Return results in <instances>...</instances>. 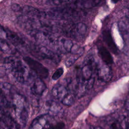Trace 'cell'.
<instances>
[{
  "mask_svg": "<svg viewBox=\"0 0 129 129\" xmlns=\"http://www.w3.org/2000/svg\"><path fill=\"white\" fill-rule=\"evenodd\" d=\"M4 67L20 83L26 84L31 80L32 76L28 69L20 59L15 56H9L4 58Z\"/></svg>",
  "mask_w": 129,
  "mask_h": 129,
  "instance_id": "obj_1",
  "label": "cell"
},
{
  "mask_svg": "<svg viewBox=\"0 0 129 129\" xmlns=\"http://www.w3.org/2000/svg\"><path fill=\"white\" fill-rule=\"evenodd\" d=\"M33 55L41 59H47L54 62L59 61L58 56L53 52L50 50L45 46H40L32 44L29 47Z\"/></svg>",
  "mask_w": 129,
  "mask_h": 129,
  "instance_id": "obj_2",
  "label": "cell"
},
{
  "mask_svg": "<svg viewBox=\"0 0 129 129\" xmlns=\"http://www.w3.org/2000/svg\"><path fill=\"white\" fill-rule=\"evenodd\" d=\"M23 59L38 78L43 79L48 77L49 75L48 70L41 63L29 56L24 57Z\"/></svg>",
  "mask_w": 129,
  "mask_h": 129,
  "instance_id": "obj_3",
  "label": "cell"
},
{
  "mask_svg": "<svg viewBox=\"0 0 129 129\" xmlns=\"http://www.w3.org/2000/svg\"><path fill=\"white\" fill-rule=\"evenodd\" d=\"M12 9L16 12H21L26 16L34 18H39L44 17L46 14L39 11L36 8L27 5H21L18 4H13L11 6Z\"/></svg>",
  "mask_w": 129,
  "mask_h": 129,
  "instance_id": "obj_4",
  "label": "cell"
},
{
  "mask_svg": "<svg viewBox=\"0 0 129 129\" xmlns=\"http://www.w3.org/2000/svg\"><path fill=\"white\" fill-rule=\"evenodd\" d=\"M52 117L48 113L41 114L32 120L29 129H49L53 123Z\"/></svg>",
  "mask_w": 129,
  "mask_h": 129,
  "instance_id": "obj_5",
  "label": "cell"
},
{
  "mask_svg": "<svg viewBox=\"0 0 129 129\" xmlns=\"http://www.w3.org/2000/svg\"><path fill=\"white\" fill-rule=\"evenodd\" d=\"M94 63V58L91 57L87 60L86 59V62H85L84 66L82 68L80 83L82 85H84V89L86 84L93 78H92V76L93 71Z\"/></svg>",
  "mask_w": 129,
  "mask_h": 129,
  "instance_id": "obj_6",
  "label": "cell"
},
{
  "mask_svg": "<svg viewBox=\"0 0 129 129\" xmlns=\"http://www.w3.org/2000/svg\"><path fill=\"white\" fill-rule=\"evenodd\" d=\"M46 86L42 80L37 77L34 79L30 86L31 93L35 96H41L42 95L45 90Z\"/></svg>",
  "mask_w": 129,
  "mask_h": 129,
  "instance_id": "obj_7",
  "label": "cell"
},
{
  "mask_svg": "<svg viewBox=\"0 0 129 129\" xmlns=\"http://www.w3.org/2000/svg\"><path fill=\"white\" fill-rule=\"evenodd\" d=\"M97 74L98 79L104 82H109L112 78V73L111 68L108 64H102L99 66Z\"/></svg>",
  "mask_w": 129,
  "mask_h": 129,
  "instance_id": "obj_8",
  "label": "cell"
},
{
  "mask_svg": "<svg viewBox=\"0 0 129 129\" xmlns=\"http://www.w3.org/2000/svg\"><path fill=\"white\" fill-rule=\"evenodd\" d=\"M69 93V89L67 86L60 84H57L53 86L51 90V94L52 96L56 100L60 101L67 96Z\"/></svg>",
  "mask_w": 129,
  "mask_h": 129,
  "instance_id": "obj_9",
  "label": "cell"
},
{
  "mask_svg": "<svg viewBox=\"0 0 129 129\" xmlns=\"http://www.w3.org/2000/svg\"><path fill=\"white\" fill-rule=\"evenodd\" d=\"M102 35L103 41L107 45L111 52L114 54L117 55L118 54V49L113 40L110 31L108 30H103L102 32Z\"/></svg>",
  "mask_w": 129,
  "mask_h": 129,
  "instance_id": "obj_10",
  "label": "cell"
},
{
  "mask_svg": "<svg viewBox=\"0 0 129 129\" xmlns=\"http://www.w3.org/2000/svg\"><path fill=\"white\" fill-rule=\"evenodd\" d=\"M97 48L99 55L105 64L109 65L113 63V57L110 51L105 46L99 45Z\"/></svg>",
  "mask_w": 129,
  "mask_h": 129,
  "instance_id": "obj_11",
  "label": "cell"
},
{
  "mask_svg": "<svg viewBox=\"0 0 129 129\" xmlns=\"http://www.w3.org/2000/svg\"><path fill=\"white\" fill-rule=\"evenodd\" d=\"M101 0H76L75 4L83 9H91L99 5Z\"/></svg>",
  "mask_w": 129,
  "mask_h": 129,
  "instance_id": "obj_12",
  "label": "cell"
},
{
  "mask_svg": "<svg viewBox=\"0 0 129 129\" xmlns=\"http://www.w3.org/2000/svg\"><path fill=\"white\" fill-rule=\"evenodd\" d=\"M48 113L50 115L53 116L60 114L62 112V107L59 104L55 101H50L48 102Z\"/></svg>",
  "mask_w": 129,
  "mask_h": 129,
  "instance_id": "obj_13",
  "label": "cell"
},
{
  "mask_svg": "<svg viewBox=\"0 0 129 129\" xmlns=\"http://www.w3.org/2000/svg\"><path fill=\"white\" fill-rule=\"evenodd\" d=\"M7 39L16 46H20L24 44V41L15 33L7 29Z\"/></svg>",
  "mask_w": 129,
  "mask_h": 129,
  "instance_id": "obj_14",
  "label": "cell"
},
{
  "mask_svg": "<svg viewBox=\"0 0 129 129\" xmlns=\"http://www.w3.org/2000/svg\"><path fill=\"white\" fill-rule=\"evenodd\" d=\"M0 51L8 54H15V49L6 40L0 38Z\"/></svg>",
  "mask_w": 129,
  "mask_h": 129,
  "instance_id": "obj_15",
  "label": "cell"
},
{
  "mask_svg": "<svg viewBox=\"0 0 129 129\" xmlns=\"http://www.w3.org/2000/svg\"><path fill=\"white\" fill-rule=\"evenodd\" d=\"M83 50L82 49L81 50H79L78 52L73 53L72 55L69 56L65 61V64L67 67H70V66H72L75 61L80 57L82 54H83Z\"/></svg>",
  "mask_w": 129,
  "mask_h": 129,
  "instance_id": "obj_16",
  "label": "cell"
},
{
  "mask_svg": "<svg viewBox=\"0 0 129 129\" xmlns=\"http://www.w3.org/2000/svg\"><path fill=\"white\" fill-rule=\"evenodd\" d=\"M60 46H62V50L67 52H70L73 47V43L72 41L69 39H62L58 41Z\"/></svg>",
  "mask_w": 129,
  "mask_h": 129,
  "instance_id": "obj_17",
  "label": "cell"
},
{
  "mask_svg": "<svg viewBox=\"0 0 129 129\" xmlns=\"http://www.w3.org/2000/svg\"><path fill=\"white\" fill-rule=\"evenodd\" d=\"M74 102V96L71 93H69L67 96L62 100L61 102L65 105L70 106L73 104Z\"/></svg>",
  "mask_w": 129,
  "mask_h": 129,
  "instance_id": "obj_18",
  "label": "cell"
},
{
  "mask_svg": "<svg viewBox=\"0 0 129 129\" xmlns=\"http://www.w3.org/2000/svg\"><path fill=\"white\" fill-rule=\"evenodd\" d=\"M110 121L108 125L109 129H123V126L119 120L113 119Z\"/></svg>",
  "mask_w": 129,
  "mask_h": 129,
  "instance_id": "obj_19",
  "label": "cell"
},
{
  "mask_svg": "<svg viewBox=\"0 0 129 129\" xmlns=\"http://www.w3.org/2000/svg\"><path fill=\"white\" fill-rule=\"evenodd\" d=\"M63 69L62 68H58L52 76V79L53 80H57L63 74Z\"/></svg>",
  "mask_w": 129,
  "mask_h": 129,
  "instance_id": "obj_20",
  "label": "cell"
},
{
  "mask_svg": "<svg viewBox=\"0 0 129 129\" xmlns=\"http://www.w3.org/2000/svg\"><path fill=\"white\" fill-rule=\"evenodd\" d=\"M65 124L63 122H59L57 123H53L49 129H63Z\"/></svg>",
  "mask_w": 129,
  "mask_h": 129,
  "instance_id": "obj_21",
  "label": "cell"
},
{
  "mask_svg": "<svg viewBox=\"0 0 129 129\" xmlns=\"http://www.w3.org/2000/svg\"><path fill=\"white\" fill-rule=\"evenodd\" d=\"M7 29L5 28L3 26L0 25V38L7 39Z\"/></svg>",
  "mask_w": 129,
  "mask_h": 129,
  "instance_id": "obj_22",
  "label": "cell"
},
{
  "mask_svg": "<svg viewBox=\"0 0 129 129\" xmlns=\"http://www.w3.org/2000/svg\"><path fill=\"white\" fill-rule=\"evenodd\" d=\"M6 69L4 66H0V78H3L6 74Z\"/></svg>",
  "mask_w": 129,
  "mask_h": 129,
  "instance_id": "obj_23",
  "label": "cell"
},
{
  "mask_svg": "<svg viewBox=\"0 0 129 129\" xmlns=\"http://www.w3.org/2000/svg\"><path fill=\"white\" fill-rule=\"evenodd\" d=\"M124 107L125 108V109L129 111V98H128L125 102L124 104Z\"/></svg>",
  "mask_w": 129,
  "mask_h": 129,
  "instance_id": "obj_24",
  "label": "cell"
},
{
  "mask_svg": "<svg viewBox=\"0 0 129 129\" xmlns=\"http://www.w3.org/2000/svg\"><path fill=\"white\" fill-rule=\"evenodd\" d=\"M121 0H111V2L113 4H116L117 3L119 2V1H120Z\"/></svg>",
  "mask_w": 129,
  "mask_h": 129,
  "instance_id": "obj_25",
  "label": "cell"
},
{
  "mask_svg": "<svg viewBox=\"0 0 129 129\" xmlns=\"http://www.w3.org/2000/svg\"><path fill=\"white\" fill-rule=\"evenodd\" d=\"M93 129H103V128L100 126H97V127H94Z\"/></svg>",
  "mask_w": 129,
  "mask_h": 129,
  "instance_id": "obj_26",
  "label": "cell"
},
{
  "mask_svg": "<svg viewBox=\"0 0 129 129\" xmlns=\"http://www.w3.org/2000/svg\"><path fill=\"white\" fill-rule=\"evenodd\" d=\"M2 60H4V58H3V56L0 54V61H1Z\"/></svg>",
  "mask_w": 129,
  "mask_h": 129,
  "instance_id": "obj_27",
  "label": "cell"
},
{
  "mask_svg": "<svg viewBox=\"0 0 129 129\" xmlns=\"http://www.w3.org/2000/svg\"><path fill=\"white\" fill-rule=\"evenodd\" d=\"M2 90H1V89H0V95H1V94H2Z\"/></svg>",
  "mask_w": 129,
  "mask_h": 129,
  "instance_id": "obj_28",
  "label": "cell"
}]
</instances>
